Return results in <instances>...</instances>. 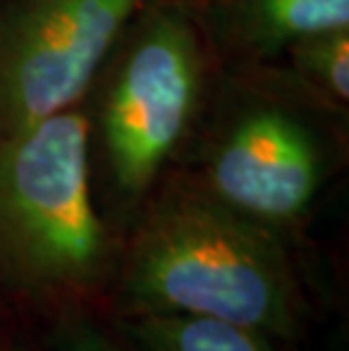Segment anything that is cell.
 I'll return each mask as SVG.
<instances>
[{
    "label": "cell",
    "mask_w": 349,
    "mask_h": 351,
    "mask_svg": "<svg viewBox=\"0 0 349 351\" xmlns=\"http://www.w3.org/2000/svg\"><path fill=\"white\" fill-rule=\"evenodd\" d=\"M349 27V0H218L215 29L248 62H270L297 41Z\"/></svg>",
    "instance_id": "6"
},
{
    "label": "cell",
    "mask_w": 349,
    "mask_h": 351,
    "mask_svg": "<svg viewBox=\"0 0 349 351\" xmlns=\"http://www.w3.org/2000/svg\"><path fill=\"white\" fill-rule=\"evenodd\" d=\"M121 293L134 313H184L300 331L304 297L281 234L173 179L147 204L125 256Z\"/></svg>",
    "instance_id": "1"
},
{
    "label": "cell",
    "mask_w": 349,
    "mask_h": 351,
    "mask_svg": "<svg viewBox=\"0 0 349 351\" xmlns=\"http://www.w3.org/2000/svg\"><path fill=\"white\" fill-rule=\"evenodd\" d=\"M121 328L143 351H274L265 333L206 315L134 313Z\"/></svg>",
    "instance_id": "7"
},
{
    "label": "cell",
    "mask_w": 349,
    "mask_h": 351,
    "mask_svg": "<svg viewBox=\"0 0 349 351\" xmlns=\"http://www.w3.org/2000/svg\"><path fill=\"white\" fill-rule=\"evenodd\" d=\"M326 170L324 136L300 104L248 84L222 104L184 179L281 234L309 213Z\"/></svg>",
    "instance_id": "4"
},
{
    "label": "cell",
    "mask_w": 349,
    "mask_h": 351,
    "mask_svg": "<svg viewBox=\"0 0 349 351\" xmlns=\"http://www.w3.org/2000/svg\"><path fill=\"white\" fill-rule=\"evenodd\" d=\"M107 254L84 109L0 138V279L39 297L80 295Z\"/></svg>",
    "instance_id": "3"
},
{
    "label": "cell",
    "mask_w": 349,
    "mask_h": 351,
    "mask_svg": "<svg viewBox=\"0 0 349 351\" xmlns=\"http://www.w3.org/2000/svg\"><path fill=\"white\" fill-rule=\"evenodd\" d=\"M57 351H121L88 322H71L62 328Z\"/></svg>",
    "instance_id": "9"
},
{
    "label": "cell",
    "mask_w": 349,
    "mask_h": 351,
    "mask_svg": "<svg viewBox=\"0 0 349 351\" xmlns=\"http://www.w3.org/2000/svg\"><path fill=\"white\" fill-rule=\"evenodd\" d=\"M211 46L189 0H145L93 80L91 161L125 202L143 197L206 107Z\"/></svg>",
    "instance_id": "2"
},
{
    "label": "cell",
    "mask_w": 349,
    "mask_h": 351,
    "mask_svg": "<svg viewBox=\"0 0 349 351\" xmlns=\"http://www.w3.org/2000/svg\"><path fill=\"white\" fill-rule=\"evenodd\" d=\"M288 57V80L302 95L331 114H347L349 104V27L297 41Z\"/></svg>",
    "instance_id": "8"
},
{
    "label": "cell",
    "mask_w": 349,
    "mask_h": 351,
    "mask_svg": "<svg viewBox=\"0 0 349 351\" xmlns=\"http://www.w3.org/2000/svg\"><path fill=\"white\" fill-rule=\"evenodd\" d=\"M145 0H5L0 138L75 109Z\"/></svg>",
    "instance_id": "5"
}]
</instances>
